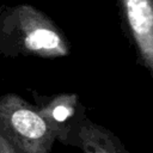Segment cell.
Returning a JSON list of instances; mask_svg holds the SVG:
<instances>
[{"instance_id": "cell-4", "label": "cell", "mask_w": 153, "mask_h": 153, "mask_svg": "<svg viewBox=\"0 0 153 153\" xmlns=\"http://www.w3.org/2000/svg\"><path fill=\"white\" fill-rule=\"evenodd\" d=\"M123 32L153 78V0H116Z\"/></svg>"}, {"instance_id": "cell-3", "label": "cell", "mask_w": 153, "mask_h": 153, "mask_svg": "<svg viewBox=\"0 0 153 153\" xmlns=\"http://www.w3.org/2000/svg\"><path fill=\"white\" fill-rule=\"evenodd\" d=\"M35 108L55 134L56 141L76 147L78 133L87 118L86 109L76 93H57L43 96L32 91Z\"/></svg>"}, {"instance_id": "cell-5", "label": "cell", "mask_w": 153, "mask_h": 153, "mask_svg": "<svg viewBox=\"0 0 153 153\" xmlns=\"http://www.w3.org/2000/svg\"><path fill=\"white\" fill-rule=\"evenodd\" d=\"M76 148L82 153H130L112 131L88 117L79 128Z\"/></svg>"}, {"instance_id": "cell-1", "label": "cell", "mask_w": 153, "mask_h": 153, "mask_svg": "<svg viewBox=\"0 0 153 153\" xmlns=\"http://www.w3.org/2000/svg\"><path fill=\"white\" fill-rule=\"evenodd\" d=\"M69 53L65 32L37 7L19 4L0 11V55L59 59Z\"/></svg>"}, {"instance_id": "cell-6", "label": "cell", "mask_w": 153, "mask_h": 153, "mask_svg": "<svg viewBox=\"0 0 153 153\" xmlns=\"http://www.w3.org/2000/svg\"><path fill=\"white\" fill-rule=\"evenodd\" d=\"M0 153H18V151L0 134Z\"/></svg>"}, {"instance_id": "cell-2", "label": "cell", "mask_w": 153, "mask_h": 153, "mask_svg": "<svg viewBox=\"0 0 153 153\" xmlns=\"http://www.w3.org/2000/svg\"><path fill=\"white\" fill-rule=\"evenodd\" d=\"M0 134L18 153H53L56 141L35 105L13 92L0 96Z\"/></svg>"}]
</instances>
